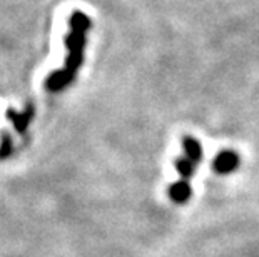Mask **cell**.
I'll return each mask as SVG.
<instances>
[{"instance_id": "cell-1", "label": "cell", "mask_w": 259, "mask_h": 257, "mask_svg": "<svg viewBox=\"0 0 259 257\" xmlns=\"http://www.w3.org/2000/svg\"><path fill=\"white\" fill-rule=\"evenodd\" d=\"M91 30V19L84 12H74L70 17V32L65 39V47H67V59L65 65L57 72H54L47 79V89L52 92H59L70 85V82L75 79L82 62H84V48L87 43V32Z\"/></svg>"}, {"instance_id": "cell-2", "label": "cell", "mask_w": 259, "mask_h": 257, "mask_svg": "<svg viewBox=\"0 0 259 257\" xmlns=\"http://www.w3.org/2000/svg\"><path fill=\"white\" fill-rule=\"evenodd\" d=\"M183 149L184 154L176 159V169L179 172V180L169 187V197L172 199L174 204L183 205L191 199V179L194 177L196 169L202 161V147L201 142L186 135L183 139Z\"/></svg>"}, {"instance_id": "cell-3", "label": "cell", "mask_w": 259, "mask_h": 257, "mask_svg": "<svg viewBox=\"0 0 259 257\" xmlns=\"http://www.w3.org/2000/svg\"><path fill=\"white\" fill-rule=\"evenodd\" d=\"M212 167L218 174H223V176L233 174L239 167V156L234 150H223L221 154H218V157L214 159Z\"/></svg>"}]
</instances>
